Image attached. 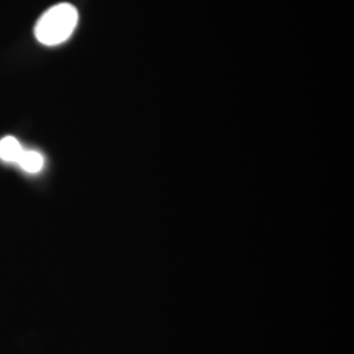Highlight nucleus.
Listing matches in <instances>:
<instances>
[{"instance_id": "nucleus-3", "label": "nucleus", "mask_w": 354, "mask_h": 354, "mask_svg": "<svg viewBox=\"0 0 354 354\" xmlns=\"http://www.w3.org/2000/svg\"><path fill=\"white\" fill-rule=\"evenodd\" d=\"M17 165L23 171L28 174H38L44 165H45V158L42 153L38 151H23L20 159L17 160Z\"/></svg>"}, {"instance_id": "nucleus-2", "label": "nucleus", "mask_w": 354, "mask_h": 354, "mask_svg": "<svg viewBox=\"0 0 354 354\" xmlns=\"http://www.w3.org/2000/svg\"><path fill=\"white\" fill-rule=\"evenodd\" d=\"M23 151L20 142L15 137H6L0 140V160L6 163H17Z\"/></svg>"}, {"instance_id": "nucleus-1", "label": "nucleus", "mask_w": 354, "mask_h": 354, "mask_svg": "<svg viewBox=\"0 0 354 354\" xmlns=\"http://www.w3.org/2000/svg\"><path fill=\"white\" fill-rule=\"evenodd\" d=\"M77 20L79 13L73 4H57L38 19L35 35L38 42L46 46L64 44L74 33Z\"/></svg>"}]
</instances>
